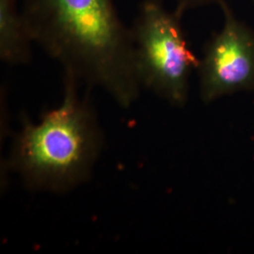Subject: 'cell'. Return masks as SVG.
Instances as JSON below:
<instances>
[{"label":"cell","mask_w":254,"mask_h":254,"mask_svg":"<svg viewBox=\"0 0 254 254\" xmlns=\"http://www.w3.org/2000/svg\"><path fill=\"white\" fill-rule=\"evenodd\" d=\"M79 81L64 72L60 106L37 123L24 118L14 137L8 164L30 190L65 193L92 174L104 136L89 96L78 92Z\"/></svg>","instance_id":"2"},{"label":"cell","mask_w":254,"mask_h":254,"mask_svg":"<svg viewBox=\"0 0 254 254\" xmlns=\"http://www.w3.org/2000/svg\"><path fill=\"white\" fill-rule=\"evenodd\" d=\"M17 3L18 0H0V59L9 65L28 64L34 43Z\"/></svg>","instance_id":"5"},{"label":"cell","mask_w":254,"mask_h":254,"mask_svg":"<svg viewBox=\"0 0 254 254\" xmlns=\"http://www.w3.org/2000/svg\"><path fill=\"white\" fill-rule=\"evenodd\" d=\"M253 2H254V0H253Z\"/></svg>","instance_id":"7"},{"label":"cell","mask_w":254,"mask_h":254,"mask_svg":"<svg viewBox=\"0 0 254 254\" xmlns=\"http://www.w3.org/2000/svg\"><path fill=\"white\" fill-rule=\"evenodd\" d=\"M218 6L222 27L209 40L197 68L200 98L205 103L254 90V30L236 16L226 0Z\"/></svg>","instance_id":"4"},{"label":"cell","mask_w":254,"mask_h":254,"mask_svg":"<svg viewBox=\"0 0 254 254\" xmlns=\"http://www.w3.org/2000/svg\"><path fill=\"white\" fill-rule=\"evenodd\" d=\"M176 3L175 10L181 13L182 15L190 9L202 8L209 5L218 4L219 5L221 2L225 0H174Z\"/></svg>","instance_id":"6"},{"label":"cell","mask_w":254,"mask_h":254,"mask_svg":"<svg viewBox=\"0 0 254 254\" xmlns=\"http://www.w3.org/2000/svg\"><path fill=\"white\" fill-rule=\"evenodd\" d=\"M34 43L80 81L99 87L124 109L142 86L132 29L114 0H21Z\"/></svg>","instance_id":"1"},{"label":"cell","mask_w":254,"mask_h":254,"mask_svg":"<svg viewBox=\"0 0 254 254\" xmlns=\"http://www.w3.org/2000/svg\"><path fill=\"white\" fill-rule=\"evenodd\" d=\"M182 16L161 0H144L131 28L142 88L176 107L187 103L191 72L200 63L188 46Z\"/></svg>","instance_id":"3"}]
</instances>
